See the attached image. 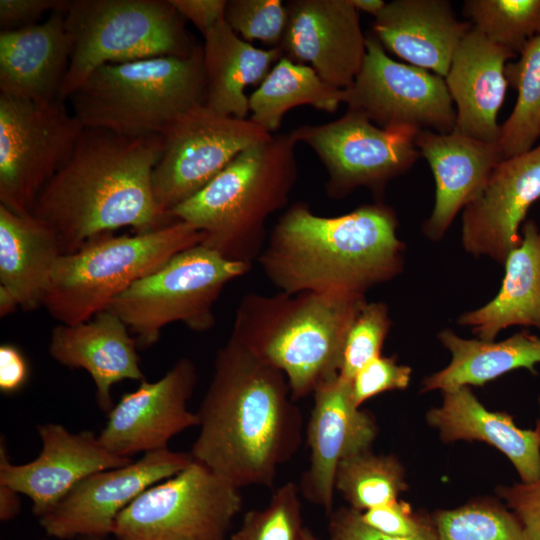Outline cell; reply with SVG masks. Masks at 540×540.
Masks as SVG:
<instances>
[{
	"instance_id": "obj_24",
	"label": "cell",
	"mask_w": 540,
	"mask_h": 540,
	"mask_svg": "<svg viewBox=\"0 0 540 540\" xmlns=\"http://www.w3.org/2000/svg\"><path fill=\"white\" fill-rule=\"evenodd\" d=\"M65 12L36 25L1 31L0 94L38 104L58 99L72 44Z\"/></svg>"
},
{
	"instance_id": "obj_40",
	"label": "cell",
	"mask_w": 540,
	"mask_h": 540,
	"mask_svg": "<svg viewBox=\"0 0 540 540\" xmlns=\"http://www.w3.org/2000/svg\"><path fill=\"white\" fill-rule=\"evenodd\" d=\"M361 519L371 528L394 537L420 538L436 533L433 520L416 513L399 498L361 512Z\"/></svg>"
},
{
	"instance_id": "obj_34",
	"label": "cell",
	"mask_w": 540,
	"mask_h": 540,
	"mask_svg": "<svg viewBox=\"0 0 540 540\" xmlns=\"http://www.w3.org/2000/svg\"><path fill=\"white\" fill-rule=\"evenodd\" d=\"M463 14L490 41L517 55L540 36V0H466Z\"/></svg>"
},
{
	"instance_id": "obj_12",
	"label": "cell",
	"mask_w": 540,
	"mask_h": 540,
	"mask_svg": "<svg viewBox=\"0 0 540 540\" xmlns=\"http://www.w3.org/2000/svg\"><path fill=\"white\" fill-rule=\"evenodd\" d=\"M272 136L250 119L220 115L204 104L190 110L162 133L163 150L152 173L159 211L171 217L239 153Z\"/></svg>"
},
{
	"instance_id": "obj_29",
	"label": "cell",
	"mask_w": 540,
	"mask_h": 540,
	"mask_svg": "<svg viewBox=\"0 0 540 540\" xmlns=\"http://www.w3.org/2000/svg\"><path fill=\"white\" fill-rule=\"evenodd\" d=\"M497 295L484 306L458 318L478 339L493 341L510 326H533L540 331V229L533 220L522 226V241L505 262Z\"/></svg>"
},
{
	"instance_id": "obj_1",
	"label": "cell",
	"mask_w": 540,
	"mask_h": 540,
	"mask_svg": "<svg viewBox=\"0 0 540 540\" xmlns=\"http://www.w3.org/2000/svg\"><path fill=\"white\" fill-rule=\"evenodd\" d=\"M285 375L234 334L217 352L190 451L238 488L272 487L278 468L296 453L302 414Z\"/></svg>"
},
{
	"instance_id": "obj_8",
	"label": "cell",
	"mask_w": 540,
	"mask_h": 540,
	"mask_svg": "<svg viewBox=\"0 0 540 540\" xmlns=\"http://www.w3.org/2000/svg\"><path fill=\"white\" fill-rule=\"evenodd\" d=\"M364 303V295L302 293L269 327L236 326L233 334L280 370L298 399L339 374L346 334Z\"/></svg>"
},
{
	"instance_id": "obj_4",
	"label": "cell",
	"mask_w": 540,
	"mask_h": 540,
	"mask_svg": "<svg viewBox=\"0 0 540 540\" xmlns=\"http://www.w3.org/2000/svg\"><path fill=\"white\" fill-rule=\"evenodd\" d=\"M84 128L128 137L162 134L203 105V47L186 57L164 56L98 67L69 98Z\"/></svg>"
},
{
	"instance_id": "obj_27",
	"label": "cell",
	"mask_w": 540,
	"mask_h": 540,
	"mask_svg": "<svg viewBox=\"0 0 540 540\" xmlns=\"http://www.w3.org/2000/svg\"><path fill=\"white\" fill-rule=\"evenodd\" d=\"M203 37L204 106L220 115L247 119L249 97L245 89L261 84L283 57L281 48L254 47L237 35L225 18Z\"/></svg>"
},
{
	"instance_id": "obj_44",
	"label": "cell",
	"mask_w": 540,
	"mask_h": 540,
	"mask_svg": "<svg viewBox=\"0 0 540 540\" xmlns=\"http://www.w3.org/2000/svg\"><path fill=\"white\" fill-rule=\"evenodd\" d=\"M29 379V365L22 351L15 345L0 346V391L14 394L20 391Z\"/></svg>"
},
{
	"instance_id": "obj_38",
	"label": "cell",
	"mask_w": 540,
	"mask_h": 540,
	"mask_svg": "<svg viewBox=\"0 0 540 540\" xmlns=\"http://www.w3.org/2000/svg\"><path fill=\"white\" fill-rule=\"evenodd\" d=\"M224 18L245 41L259 40L274 48L282 42L288 14L281 0H230Z\"/></svg>"
},
{
	"instance_id": "obj_3",
	"label": "cell",
	"mask_w": 540,
	"mask_h": 540,
	"mask_svg": "<svg viewBox=\"0 0 540 540\" xmlns=\"http://www.w3.org/2000/svg\"><path fill=\"white\" fill-rule=\"evenodd\" d=\"M394 212L365 205L338 217L295 206L279 221L263 259L286 293L364 295L402 269Z\"/></svg>"
},
{
	"instance_id": "obj_23",
	"label": "cell",
	"mask_w": 540,
	"mask_h": 540,
	"mask_svg": "<svg viewBox=\"0 0 540 540\" xmlns=\"http://www.w3.org/2000/svg\"><path fill=\"white\" fill-rule=\"evenodd\" d=\"M126 324L106 309L92 319L52 329L49 353L68 368L84 369L96 386V401L103 412L113 408L111 388L123 380H144L137 343Z\"/></svg>"
},
{
	"instance_id": "obj_21",
	"label": "cell",
	"mask_w": 540,
	"mask_h": 540,
	"mask_svg": "<svg viewBox=\"0 0 540 540\" xmlns=\"http://www.w3.org/2000/svg\"><path fill=\"white\" fill-rule=\"evenodd\" d=\"M415 144L428 162L435 180V204L423 223L431 240H440L453 219L483 190L494 168L503 160L497 143L469 136L419 131Z\"/></svg>"
},
{
	"instance_id": "obj_48",
	"label": "cell",
	"mask_w": 540,
	"mask_h": 540,
	"mask_svg": "<svg viewBox=\"0 0 540 540\" xmlns=\"http://www.w3.org/2000/svg\"><path fill=\"white\" fill-rule=\"evenodd\" d=\"M302 540H321V539L317 538L309 528L305 527Z\"/></svg>"
},
{
	"instance_id": "obj_46",
	"label": "cell",
	"mask_w": 540,
	"mask_h": 540,
	"mask_svg": "<svg viewBox=\"0 0 540 540\" xmlns=\"http://www.w3.org/2000/svg\"><path fill=\"white\" fill-rule=\"evenodd\" d=\"M20 493L13 488L0 485V520L10 521L15 518L21 509Z\"/></svg>"
},
{
	"instance_id": "obj_35",
	"label": "cell",
	"mask_w": 540,
	"mask_h": 540,
	"mask_svg": "<svg viewBox=\"0 0 540 540\" xmlns=\"http://www.w3.org/2000/svg\"><path fill=\"white\" fill-rule=\"evenodd\" d=\"M432 520L438 540H529L506 505L491 499L438 510Z\"/></svg>"
},
{
	"instance_id": "obj_47",
	"label": "cell",
	"mask_w": 540,
	"mask_h": 540,
	"mask_svg": "<svg viewBox=\"0 0 540 540\" xmlns=\"http://www.w3.org/2000/svg\"><path fill=\"white\" fill-rule=\"evenodd\" d=\"M355 9L359 12H366L375 17L383 10L386 2L383 0H350Z\"/></svg>"
},
{
	"instance_id": "obj_11",
	"label": "cell",
	"mask_w": 540,
	"mask_h": 540,
	"mask_svg": "<svg viewBox=\"0 0 540 540\" xmlns=\"http://www.w3.org/2000/svg\"><path fill=\"white\" fill-rule=\"evenodd\" d=\"M83 129L59 99L38 104L0 94V205L32 215Z\"/></svg>"
},
{
	"instance_id": "obj_9",
	"label": "cell",
	"mask_w": 540,
	"mask_h": 540,
	"mask_svg": "<svg viewBox=\"0 0 540 540\" xmlns=\"http://www.w3.org/2000/svg\"><path fill=\"white\" fill-rule=\"evenodd\" d=\"M246 269V262L228 259L200 243L132 284L107 309L126 324L144 350L170 323L182 322L197 331L212 327L214 302L223 287Z\"/></svg>"
},
{
	"instance_id": "obj_26",
	"label": "cell",
	"mask_w": 540,
	"mask_h": 540,
	"mask_svg": "<svg viewBox=\"0 0 540 540\" xmlns=\"http://www.w3.org/2000/svg\"><path fill=\"white\" fill-rule=\"evenodd\" d=\"M444 442L482 441L503 453L521 482L540 478V420L535 429H521L505 412L488 410L468 386L443 392L439 407L426 414Z\"/></svg>"
},
{
	"instance_id": "obj_6",
	"label": "cell",
	"mask_w": 540,
	"mask_h": 540,
	"mask_svg": "<svg viewBox=\"0 0 540 540\" xmlns=\"http://www.w3.org/2000/svg\"><path fill=\"white\" fill-rule=\"evenodd\" d=\"M203 240V232L181 220L135 235L101 236L58 259L43 307L60 324L86 322L132 284Z\"/></svg>"
},
{
	"instance_id": "obj_33",
	"label": "cell",
	"mask_w": 540,
	"mask_h": 540,
	"mask_svg": "<svg viewBox=\"0 0 540 540\" xmlns=\"http://www.w3.org/2000/svg\"><path fill=\"white\" fill-rule=\"evenodd\" d=\"M335 489L349 507L364 512L398 499L408 489V484L397 457L374 454L367 449L340 462Z\"/></svg>"
},
{
	"instance_id": "obj_41",
	"label": "cell",
	"mask_w": 540,
	"mask_h": 540,
	"mask_svg": "<svg viewBox=\"0 0 540 540\" xmlns=\"http://www.w3.org/2000/svg\"><path fill=\"white\" fill-rule=\"evenodd\" d=\"M497 493L521 523L529 540H540V478L500 486Z\"/></svg>"
},
{
	"instance_id": "obj_19",
	"label": "cell",
	"mask_w": 540,
	"mask_h": 540,
	"mask_svg": "<svg viewBox=\"0 0 540 540\" xmlns=\"http://www.w3.org/2000/svg\"><path fill=\"white\" fill-rule=\"evenodd\" d=\"M306 428L310 463L299 489L327 514L332 510L335 475L345 458L371 449L378 432L371 414L356 406L351 382L336 375L317 386Z\"/></svg>"
},
{
	"instance_id": "obj_13",
	"label": "cell",
	"mask_w": 540,
	"mask_h": 540,
	"mask_svg": "<svg viewBox=\"0 0 540 540\" xmlns=\"http://www.w3.org/2000/svg\"><path fill=\"white\" fill-rule=\"evenodd\" d=\"M348 109L385 130L451 133L456 111L443 77L390 58L375 36L353 84L344 90Z\"/></svg>"
},
{
	"instance_id": "obj_42",
	"label": "cell",
	"mask_w": 540,
	"mask_h": 540,
	"mask_svg": "<svg viewBox=\"0 0 540 540\" xmlns=\"http://www.w3.org/2000/svg\"><path fill=\"white\" fill-rule=\"evenodd\" d=\"M70 3V0H0L1 31L36 25L47 11L66 13Z\"/></svg>"
},
{
	"instance_id": "obj_14",
	"label": "cell",
	"mask_w": 540,
	"mask_h": 540,
	"mask_svg": "<svg viewBox=\"0 0 540 540\" xmlns=\"http://www.w3.org/2000/svg\"><path fill=\"white\" fill-rule=\"evenodd\" d=\"M417 133L382 129L351 109L335 121L292 131L297 142L310 146L324 163L334 196L359 186L380 189L407 172L421 156L415 144Z\"/></svg>"
},
{
	"instance_id": "obj_28",
	"label": "cell",
	"mask_w": 540,
	"mask_h": 540,
	"mask_svg": "<svg viewBox=\"0 0 540 540\" xmlns=\"http://www.w3.org/2000/svg\"><path fill=\"white\" fill-rule=\"evenodd\" d=\"M62 255L56 236L45 224L0 205V290L18 307L34 311L43 306Z\"/></svg>"
},
{
	"instance_id": "obj_39",
	"label": "cell",
	"mask_w": 540,
	"mask_h": 540,
	"mask_svg": "<svg viewBox=\"0 0 540 540\" xmlns=\"http://www.w3.org/2000/svg\"><path fill=\"white\" fill-rule=\"evenodd\" d=\"M412 370L397 363L395 357L378 356L363 366L351 380V393L356 406L370 398L409 386Z\"/></svg>"
},
{
	"instance_id": "obj_25",
	"label": "cell",
	"mask_w": 540,
	"mask_h": 540,
	"mask_svg": "<svg viewBox=\"0 0 540 540\" xmlns=\"http://www.w3.org/2000/svg\"><path fill=\"white\" fill-rule=\"evenodd\" d=\"M471 28L469 21L457 19L447 0H394L386 3L373 24L384 49L443 78Z\"/></svg>"
},
{
	"instance_id": "obj_37",
	"label": "cell",
	"mask_w": 540,
	"mask_h": 540,
	"mask_svg": "<svg viewBox=\"0 0 540 540\" xmlns=\"http://www.w3.org/2000/svg\"><path fill=\"white\" fill-rule=\"evenodd\" d=\"M389 328L385 304L365 302L346 334L338 375L351 382L363 366L380 356Z\"/></svg>"
},
{
	"instance_id": "obj_32",
	"label": "cell",
	"mask_w": 540,
	"mask_h": 540,
	"mask_svg": "<svg viewBox=\"0 0 540 540\" xmlns=\"http://www.w3.org/2000/svg\"><path fill=\"white\" fill-rule=\"evenodd\" d=\"M518 55L505 67L508 85L517 90V99L500 125L497 144L503 159L528 152L540 138V36L531 39Z\"/></svg>"
},
{
	"instance_id": "obj_2",
	"label": "cell",
	"mask_w": 540,
	"mask_h": 540,
	"mask_svg": "<svg viewBox=\"0 0 540 540\" xmlns=\"http://www.w3.org/2000/svg\"><path fill=\"white\" fill-rule=\"evenodd\" d=\"M162 150V134L128 137L84 128L32 215L54 233L63 254L121 227L137 233L161 228L176 220L159 211L153 194Z\"/></svg>"
},
{
	"instance_id": "obj_22",
	"label": "cell",
	"mask_w": 540,
	"mask_h": 540,
	"mask_svg": "<svg viewBox=\"0 0 540 540\" xmlns=\"http://www.w3.org/2000/svg\"><path fill=\"white\" fill-rule=\"evenodd\" d=\"M517 54L499 46L473 26L457 47L444 80L456 108L454 131L497 143V118L508 81L506 64Z\"/></svg>"
},
{
	"instance_id": "obj_7",
	"label": "cell",
	"mask_w": 540,
	"mask_h": 540,
	"mask_svg": "<svg viewBox=\"0 0 540 540\" xmlns=\"http://www.w3.org/2000/svg\"><path fill=\"white\" fill-rule=\"evenodd\" d=\"M185 18L170 0H73L65 15L72 51L58 99L64 102L98 67L189 56Z\"/></svg>"
},
{
	"instance_id": "obj_45",
	"label": "cell",
	"mask_w": 540,
	"mask_h": 540,
	"mask_svg": "<svg viewBox=\"0 0 540 540\" xmlns=\"http://www.w3.org/2000/svg\"><path fill=\"white\" fill-rule=\"evenodd\" d=\"M170 2L203 36L224 19L227 4L226 0H170Z\"/></svg>"
},
{
	"instance_id": "obj_49",
	"label": "cell",
	"mask_w": 540,
	"mask_h": 540,
	"mask_svg": "<svg viewBox=\"0 0 540 540\" xmlns=\"http://www.w3.org/2000/svg\"><path fill=\"white\" fill-rule=\"evenodd\" d=\"M78 540H105V538H95V537H82Z\"/></svg>"
},
{
	"instance_id": "obj_18",
	"label": "cell",
	"mask_w": 540,
	"mask_h": 540,
	"mask_svg": "<svg viewBox=\"0 0 540 540\" xmlns=\"http://www.w3.org/2000/svg\"><path fill=\"white\" fill-rule=\"evenodd\" d=\"M283 56L309 63L329 85L348 89L366 54L359 12L350 0H294L286 4Z\"/></svg>"
},
{
	"instance_id": "obj_15",
	"label": "cell",
	"mask_w": 540,
	"mask_h": 540,
	"mask_svg": "<svg viewBox=\"0 0 540 540\" xmlns=\"http://www.w3.org/2000/svg\"><path fill=\"white\" fill-rule=\"evenodd\" d=\"M191 453L166 449L137 461L94 473L79 482L55 508L39 518L57 539L105 538L120 512L150 486L176 475L193 462Z\"/></svg>"
},
{
	"instance_id": "obj_16",
	"label": "cell",
	"mask_w": 540,
	"mask_h": 540,
	"mask_svg": "<svg viewBox=\"0 0 540 540\" xmlns=\"http://www.w3.org/2000/svg\"><path fill=\"white\" fill-rule=\"evenodd\" d=\"M196 382V367L188 358L179 359L157 381L142 380L108 412L99 441L111 453L127 458L166 449L172 437L199 426L198 414L187 409Z\"/></svg>"
},
{
	"instance_id": "obj_36",
	"label": "cell",
	"mask_w": 540,
	"mask_h": 540,
	"mask_svg": "<svg viewBox=\"0 0 540 540\" xmlns=\"http://www.w3.org/2000/svg\"><path fill=\"white\" fill-rule=\"evenodd\" d=\"M299 485L287 482L276 489L268 505L246 512L228 540H302Z\"/></svg>"
},
{
	"instance_id": "obj_30",
	"label": "cell",
	"mask_w": 540,
	"mask_h": 540,
	"mask_svg": "<svg viewBox=\"0 0 540 540\" xmlns=\"http://www.w3.org/2000/svg\"><path fill=\"white\" fill-rule=\"evenodd\" d=\"M438 339L451 353V361L422 381L423 393L482 386L519 368L536 374L535 366L540 364V336L526 331L496 342L465 339L450 329H444L439 332Z\"/></svg>"
},
{
	"instance_id": "obj_20",
	"label": "cell",
	"mask_w": 540,
	"mask_h": 540,
	"mask_svg": "<svg viewBox=\"0 0 540 540\" xmlns=\"http://www.w3.org/2000/svg\"><path fill=\"white\" fill-rule=\"evenodd\" d=\"M539 198L540 143L528 152L501 160L482 192L463 209L464 249L504 264L520 245V225Z\"/></svg>"
},
{
	"instance_id": "obj_17",
	"label": "cell",
	"mask_w": 540,
	"mask_h": 540,
	"mask_svg": "<svg viewBox=\"0 0 540 540\" xmlns=\"http://www.w3.org/2000/svg\"><path fill=\"white\" fill-rule=\"evenodd\" d=\"M37 431L42 449L34 460L20 465L11 463L1 438L0 485L29 497L32 512L39 518L86 477L133 461L108 451L89 430L71 433L61 424L47 423L38 425Z\"/></svg>"
},
{
	"instance_id": "obj_5",
	"label": "cell",
	"mask_w": 540,
	"mask_h": 540,
	"mask_svg": "<svg viewBox=\"0 0 540 540\" xmlns=\"http://www.w3.org/2000/svg\"><path fill=\"white\" fill-rule=\"evenodd\" d=\"M297 143L291 132L248 147L169 215L203 232L201 244L243 261L245 242L260 234L267 216L287 200L296 178Z\"/></svg>"
},
{
	"instance_id": "obj_43",
	"label": "cell",
	"mask_w": 540,
	"mask_h": 540,
	"mask_svg": "<svg viewBox=\"0 0 540 540\" xmlns=\"http://www.w3.org/2000/svg\"><path fill=\"white\" fill-rule=\"evenodd\" d=\"M329 520L328 540H438L435 534L420 538H402L383 534L363 522L361 512L351 507L333 510Z\"/></svg>"
},
{
	"instance_id": "obj_10",
	"label": "cell",
	"mask_w": 540,
	"mask_h": 540,
	"mask_svg": "<svg viewBox=\"0 0 540 540\" xmlns=\"http://www.w3.org/2000/svg\"><path fill=\"white\" fill-rule=\"evenodd\" d=\"M240 488L193 460L138 495L117 516L116 540H227Z\"/></svg>"
},
{
	"instance_id": "obj_31",
	"label": "cell",
	"mask_w": 540,
	"mask_h": 540,
	"mask_svg": "<svg viewBox=\"0 0 540 540\" xmlns=\"http://www.w3.org/2000/svg\"><path fill=\"white\" fill-rule=\"evenodd\" d=\"M343 101L344 90L326 83L309 65L283 56L249 96V119L272 134L292 108L310 105L332 113Z\"/></svg>"
}]
</instances>
